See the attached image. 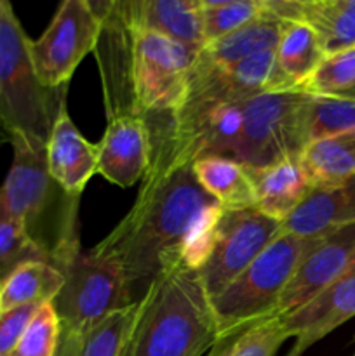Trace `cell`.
<instances>
[{
  "label": "cell",
  "instance_id": "13",
  "mask_svg": "<svg viewBox=\"0 0 355 356\" xmlns=\"http://www.w3.org/2000/svg\"><path fill=\"white\" fill-rule=\"evenodd\" d=\"M47 169L52 181L68 197L79 198L94 174H97L96 145L89 143L73 124L66 103L56 115L45 143Z\"/></svg>",
  "mask_w": 355,
  "mask_h": 356
},
{
  "label": "cell",
  "instance_id": "33",
  "mask_svg": "<svg viewBox=\"0 0 355 356\" xmlns=\"http://www.w3.org/2000/svg\"><path fill=\"white\" fill-rule=\"evenodd\" d=\"M0 285H2V282H0Z\"/></svg>",
  "mask_w": 355,
  "mask_h": 356
},
{
  "label": "cell",
  "instance_id": "2",
  "mask_svg": "<svg viewBox=\"0 0 355 356\" xmlns=\"http://www.w3.org/2000/svg\"><path fill=\"white\" fill-rule=\"evenodd\" d=\"M138 301L124 356H202L219 341L211 298L197 271L174 264Z\"/></svg>",
  "mask_w": 355,
  "mask_h": 356
},
{
  "label": "cell",
  "instance_id": "20",
  "mask_svg": "<svg viewBox=\"0 0 355 356\" xmlns=\"http://www.w3.org/2000/svg\"><path fill=\"white\" fill-rule=\"evenodd\" d=\"M324 58L326 51L320 37L306 21L298 17L284 19L275 47V63L284 90L301 86Z\"/></svg>",
  "mask_w": 355,
  "mask_h": 356
},
{
  "label": "cell",
  "instance_id": "11",
  "mask_svg": "<svg viewBox=\"0 0 355 356\" xmlns=\"http://www.w3.org/2000/svg\"><path fill=\"white\" fill-rule=\"evenodd\" d=\"M150 134L145 118L136 113L106 117V129L96 143L97 174L120 188L143 181L150 167Z\"/></svg>",
  "mask_w": 355,
  "mask_h": 356
},
{
  "label": "cell",
  "instance_id": "21",
  "mask_svg": "<svg viewBox=\"0 0 355 356\" xmlns=\"http://www.w3.org/2000/svg\"><path fill=\"white\" fill-rule=\"evenodd\" d=\"M191 169L202 190L223 209H256V191L251 172L232 156H202L195 160Z\"/></svg>",
  "mask_w": 355,
  "mask_h": 356
},
{
  "label": "cell",
  "instance_id": "1",
  "mask_svg": "<svg viewBox=\"0 0 355 356\" xmlns=\"http://www.w3.org/2000/svg\"><path fill=\"white\" fill-rule=\"evenodd\" d=\"M212 200L197 183L191 167L155 179H143L131 211L93 247L124 273L131 292L146 289L174 264L198 216ZM141 294V296H143Z\"/></svg>",
  "mask_w": 355,
  "mask_h": 356
},
{
  "label": "cell",
  "instance_id": "15",
  "mask_svg": "<svg viewBox=\"0 0 355 356\" xmlns=\"http://www.w3.org/2000/svg\"><path fill=\"white\" fill-rule=\"evenodd\" d=\"M284 19L265 0V10L219 40L205 44L195 58V70H223L265 51H275Z\"/></svg>",
  "mask_w": 355,
  "mask_h": 356
},
{
  "label": "cell",
  "instance_id": "6",
  "mask_svg": "<svg viewBox=\"0 0 355 356\" xmlns=\"http://www.w3.org/2000/svg\"><path fill=\"white\" fill-rule=\"evenodd\" d=\"M56 268L65 280L52 301L61 329H86L136 302L118 264L94 249H77Z\"/></svg>",
  "mask_w": 355,
  "mask_h": 356
},
{
  "label": "cell",
  "instance_id": "22",
  "mask_svg": "<svg viewBox=\"0 0 355 356\" xmlns=\"http://www.w3.org/2000/svg\"><path fill=\"white\" fill-rule=\"evenodd\" d=\"M299 162L312 188L340 186L355 177V131L310 141Z\"/></svg>",
  "mask_w": 355,
  "mask_h": 356
},
{
  "label": "cell",
  "instance_id": "32",
  "mask_svg": "<svg viewBox=\"0 0 355 356\" xmlns=\"http://www.w3.org/2000/svg\"><path fill=\"white\" fill-rule=\"evenodd\" d=\"M341 97H352V99H355V89L352 90V92H348L347 96H341Z\"/></svg>",
  "mask_w": 355,
  "mask_h": 356
},
{
  "label": "cell",
  "instance_id": "9",
  "mask_svg": "<svg viewBox=\"0 0 355 356\" xmlns=\"http://www.w3.org/2000/svg\"><path fill=\"white\" fill-rule=\"evenodd\" d=\"M278 235L281 222L258 209H225L211 254L197 271L209 298L235 280Z\"/></svg>",
  "mask_w": 355,
  "mask_h": 356
},
{
  "label": "cell",
  "instance_id": "8",
  "mask_svg": "<svg viewBox=\"0 0 355 356\" xmlns=\"http://www.w3.org/2000/svg\"><path fill=\"white\" fill-rule=\"evenodd\" d=\"M101 35V14L87 0L59 3L51 23L37 40L30 42L38 79L49 89H66L87 54L96 51Z\"/></svg>",
  "mask_w": 355,
  "mask_h": 356
},
{
  "label": "cell",
  "instance_id": "4",
  "mask_svg": "<svg viewBox=\"0 0 355 356\" xmlns=\"http://www.w3.org/2000/svg\"><path fill=\"white\" fill-rule=\"evenodd\" d=\"M313 240L278 235L235 280L211 298L219 339L277 315L278 301Z\"/></svg>",
  "mask_w": 355,
  "mask_h": 356
},
{
  "label": "cell",
  "instance_id": "3",
  "mask_svg": "<svg viewBox=\"0 0 355 356\" xmlns=\"http://www.w3.org/2000/svg\"><path fill=\"white\" fill-rule=\"evenodd\" d=\"M30 42L13 6L0 0V122L10 136L47 143L66 89H49L38 79Z\"/></svg>",
  "mask_w": 355,
  "mask_h": 356
},
{
  "label": "cell",
  "instance_id": "24",
  "mask_svg": "<svg viewBox=\"0 0 355 356\" xmlns=\"http://www.w3.org/2000/svg\"><path fill=\"white\" fill-rule=\"evenodd\" d=\"M287 339L282 316L274 315L219 339L205 356H275Z\"/></svg>",
  "mask_w": 355,
  "mask_h": 356
},
{
  "label": "cell",
  "instance_id": "26",
  "mask_svg": "<svg viewBox=\"0 0 355 356\" xmlns=\"http://www.w3.org/2000/svg\"><path fill=\"white\" fill-rule=\"evenodd\" d=\"M198 3L205 44L233 33L265 10V0H198Z\"/></svg>",
  "mask_w": 355,
  "mask_h": 356
},
{
  "label": "cell",
  "instance_id": "14",
  "mask_svg": "<svg viewBox=\"0 0 355 356\" xmlns=\"http://www.w3.org/2000/svg\"><path fill=\"white\" fill-rule=\"evenodd\" d=\"M348 225H355V177L340 186L312 188L281 222V235L313 240Z\"/></svg>",
  "mask_w": 355,
  "mask_h": 356
},
{
  "label": "cell",
  "instance_id": "17",
  "mask_svg": "<svg viewBox=\"0 0 355 356\" xmlns=\"http://www.w3.org/2000/svg\"><path fill=\"white\" fill-rule=\"evenodd\" d=\"M275 14L306 21L326 54L355 47V0H268Z\"/></svg>",
  "mask_w": 355,
  "mask_h": 356
},
{
  "label": "cell",
  "instance_id": "28",
  "mask_svg": "<svg viewBox=\"0 0 355 356\" xmlns=\"http://www.w3.org/2000/svg\"><path fill=\"white\" fill-rule=\"evenodd\" d=\"M30 261L51 263V256L31 238L23 222L13 219L0 221V282Z\"/></svg>",
  "mask_w": 355,
  "mask_h": 356
},
{
  "label": "cell",
  "instance_id": "31",
  "mask_svg": "<svg viewBox=\"0 0 355 356\" xmlns=\"http://www.w3.org/2000/svg\"><path fill=\"white\" fill-rule=\"evenodd\" d=\"M6 143H10V134L7 132V129L3 127L2 122H0V146L6 145Z\"/></svg>",
  "mask_w": 355,
  "mask_h": 356
},
{
  "label": "cell",
  "instance_id": "18",
  "mask_svg": "<svg viewBox=\"0 0 355 356\" xmlns=\"http://www.w3.org/2000/svg\"><path fill=\"white\" fill-rule=\"evenodd\" d=\"M249 172L256 191V209L278 222L287 219L312 190L299 156H287Z\"/></svg>",
  "mask_w": 355,
  "mask_h": 356
},
{
  "label": "cell",
  "instance_id": "30",
  "mask_svg": "<svg viewBox=\"0 0 355 356\" xmlns=\"http://www.w3.org/2000/svg\"><path fill=\"white\" fill-rule=\"evenodd\" d=\"M40 306L30 305L9 312H0V356L10 355Z\"/></svg>",
  "mask_w": 355,
  "mask_h": 356
},
{
  "label": "cell",
  "instance_id": "27",
  "mask_svg": "<svg viewBox=\"0 0 355 356\" xmlns=\"http://www.w3.org/2000/svg\"><path fill=\"white\" fill-rule=\"evenodd\" d=\"M355 89V47L326 54L315 72L294 90L310 96H347Z\"/></svg>",
  "mask_w": 355,
  "mask_h": 356
},
{
  "label": "cell",
  "instance_id": "16",
  "mask_svg": "<svg viewBox=\"0 0 355 356\" xmlns=\"http://www.w3.org/2000/svg\"><path fill=\"white\" fill-rule=\"evenodd\" d=\"M129 23L155 31L167 38L200 51L204 47L198 0H134L120 2Z\"/></svg>",
  "mask_w": 355,
  "mask_h": 356
},
{
  "label": "cell",
  "instance_id": "19",
  "mask_svg": "<svg viewBox=\"0 0 355 356\" xmlns=\"http://www.w3.org/2000/svg\"><path fill=\"white\" fill-rule=\"evenodd\" d=\"M138 313L136 301L86 329H61L54 356H124Z\"/></svg>",
  "mask_w": 355,
  "mask_h": 356
},
{
  "label": "cell",
  "instance_id": "7",
  "mask_svg": "<svg viewBox=\"0 0 355 356\" xmlns=\"http://www.w3.org/2000/svg\"><path fill=\"white\" fill-rule=\"evenodd\" d=\"M306 94L298 90L268 92L242 103L244 122L232 159L258 170L287 156H299L306 146Z\"/></svg>",
  "mask_w": 355,
  "mask_h": 356
},
{
  "label": "cell",
  "instance_id": "10",
  "mask_svg": "<svg viewBox=\"0 0 355 356\" xmlns=\"http://www.w3.org/2000/svg\"><path fill=\"white\" fill-rule=\"evenodd\" d=\"M355 268V225L333 229L312 242L299 259L277 306L287 315Z\"/></svg>",
  "mask_w": 355,
  "mask_h": 356
},
{
  "label": "cell",
  "instance_id": "25",
  "mask_svg": "<svg viewBox=\"0 0 355 356\" xmlns=\"http://www.w3.org/2000/svg\"><path fill=\"white\" fill-rule=\"evenodd\" d=\"M305 138L310 141L355 131V99L341 96H310L306 94Z\"/></svg>",
  "mask_w": 355,
  "mask_h": 356
},
{
  "label": "cell",
  "instance_id": "5",
  "mask_svg": "<svg viewBox=\"0 0 355 356\" xmlns=\"http://www.w3.org/2000/svg\"><path fill=\"white\" fill-rule=\"evenodd\" d=\"M13 165L0 186V221L13 219L26 226L31 238L51 256L47 219L79 214V198H72L52 181L45 143L21 134L10 136ZM52 263V257H51Z\"/></svg>",
  "mask_w": 355,
  "mask_h": 356
},
{
  "label": "cell",
  "instance_id": "23",
  "mask_svg": "<svg viewBox=\"0 0 355 356\" xmlns=\"http://www.w3.org/2000/svg\"><path fill=\"white\" fill-rule=\"evenodd\" d=\"M63 273L45 261L17 266L0 285V312L52 302L63 287Z\"/></svg>",
  "mask_w": 355,
  "mask_h": 356
},
{
  "label": "cell",
  "instance_id": "34",
  "mask_svg": "<svg viewBox=\"0 0 355 356\" xmlns=\"http://www.w3.org/2000/svg\"><path fill=\"white\" fill-rule=\"evenodd\" d=\"M354 356H355V353H354Z\"/></svg>",
  "mask_w": 355,
  "mask_h": 356
},
{
  "label": "cell",
  "instance_id": "29",
  "mask_svg": "<svg viewBox=\"0 0 355 356\" xmlns=\"http://www.w3.org/2000/svg\"><path fill=\"white\" fill-rule=\"evenodd\" d=\"M61 323L52 302H45L33 315L26 330L9 356H54Z\"/></svg>",
  "mask_w": 355,
  "mask_h": 356
},
{
  "label": "cell",
  "instance_id": "12",
  "mask_svg": "<svg viewBox=\"0 0 355 356\" xmlns=\"http://www.w3.org/2000/svg\"><path fill=\"white\" fill-rule=\"evenodd\" d=\"M355 316V268L294 312L282 315V323L294 346L287 356H303L310 346Z\"/></svg>",
  "mask_w": 355,
  "mask_h": 356
}]
</instances>
